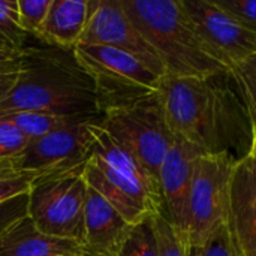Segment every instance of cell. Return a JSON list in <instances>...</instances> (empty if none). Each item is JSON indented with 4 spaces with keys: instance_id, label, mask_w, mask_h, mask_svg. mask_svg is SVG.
<instances>
[{
    "instance_id": "29",
    "label": "cell",
    "mask_w": 256,
    "mask_h": 256,
    "mask_svg": "<svg viewBox=\"0 0 256 256\" xmlns=\"http://www.w3.org/2000/svg\"><path fill=\"white\" fill-rule=\"evenodd\" d=\"M24 56V51H15L8 46L0 45V64L2 63H10V62H18Z\"/></svg>"
},
{
    "instance_id": "14",
    "label": "cell",
    "mask_w": 256,
    "mask_h": 256,
    "mask_svg": "<svg viewBox=\"0 0 256 256\" xmlns=\"http://www.w3.org/2000/svg\"><path fill=\"white\" fill-rule=\"evenodd\" d=\"M134 225H130L102 195L88 188L82 256H118Z\"/></svg>"
},
{
    "instance_id": "28",
    "label": "cell",
    "mask_w": 256,
    "mask_h": 256,
    "mask_svg": "<svg viewBox=\"0 0 256 256\" xmlns=\"http://www.w3.org/2000/svg\"><path fill=\"white\" fill-rule=\"evenodd\" d=\"M24 63V56L18 62H10V63H2L0 64V100L12 90L15 86L20 70Z\"/></svg>"
},
{
    "instance_id": "12",
    "label": "cell",
    "mask_w": 256,
    "mask_h": 256,
    "mask_svg": "<svg viewBox=\"0 0 256 256\" xmlns=\"http://www.w3.org/2000/svg\"><path fill=\"white\" fill-rule=\"evenodd\" d=\"M204 154L190 142L176 136L172 147L159 170V184L165 206V216L177 236L189 244L190 189L198 158Z\"/></svg>"
},
{
    "instance_id": "19",
    "label": "cell",
    "mask_w": 256,
    "mask_h": 256,
    "mask_svg": "<svg viewBox=\"0 0 256 256\" xmlns=\"http://www.w3.org/2000/svg\"><path fill=\"white\" fill-rule=\"evenodd\" d=\"M27 38L28 34L20 27L18 21V0H0V45L24 51Z\"/></svg>"
},
{
    "instance_id": "9",
    "label": "cell",
    "mask_w": 256,
    "mask_h": 256,
    "mask_svg": "<svg viewBox=\"0 0 256 256\" xmlns=\"http://www.w3.org/2000/svg\"><path fill=\"white\" fill-rule=\"evenodd\" d=\"M100 117L52 130L30 141L18 156L0 164V171L46 174L86 165L94 144L93 124Z\"/></svg>"
},
{
    "instance_id": "13",
    "label": "cell",
    "mask_w": 256,
    "mask_h": 256,
    "mask_svg": "<svg viewBox=\"0 0 256 256\" xmlns=\"http://www.w3.org/2000/svg\"><path fill=\"white\" fill-rule=\"evenodd\" d=\"M228 228L242 256H256V160H237L230 183Z\"/></svg>"
},
{
    "instance_id": "22",
    "label": "cell",
    "mask_w": 256,
    "mask_h": 256,
    "mask_svg": "<svg viewBox=\"0 0 256 256\" xmlns=\"http://www.w3.org/2000/svg\"><path fill=\"white\" fill-rule=\"evenodd\" d=\"M189 256H242L234 240L228 224L219 226L206 243L201 246L189 248Z\"/></svg>"
},
{
    "instance_id": "31",
    "label": "cell",
    "mask_w": 256,
    "mask_h": 256,
    "mask_svg": "<svg viewBox=\"0 0 256 256\" xmlns=\"http://www.w3.org/2000/svg\"><path fill=\"white\" fill-rule=\"evenodd\" d=\"M81 256H82V255H81Z\"/></svg>"
},
{
    "instance_id": "10",
    "label": "cell",
    "mask_w": 256,
    "mask_h": 256,
    "mask_svg": "<svg viewBox=\"0 0 256 256\" xmlns=\"http://www.w3.org/2000/svg\"><path fill=\"white\" fill-rule=\"evenodd\" d=\"M78 45H100L126 51L165 78L159 56L136 28L118 0H90V16Z\"/></svg>"
},
{
    "instance_id": "16",
    "label": "cell",
    "mask_w": 256,
    "mask_h": 256,
    "mask_svg": "<svg viewBox=\"0 0 256 256\" xmlns=\"http://www.w3.org/2000/svg\"><path fill=\"white\" fill-rule=\"evenodd\" d=\"M88 16L90 0H52L36 39L52 48L75 50Z\"/></svg>"
},
{
    "instance_id": "21",
    "label": "cell",
    "mask_w": 256,
    "mask_h": 256,
    "mask_svg": "<svg viewBox=\"0 0 256 256\" xmlns=\"http://www.w3.org/2000/svg\"><path fill=\"white\" fill-rule=\"evenodd\" d=\"M153 226L158 238L159 256H189V244L177 236L165 214L153 218Z\"/></svg>"
},
{
    "instance_id": "3",
    "label": "cell",
    "mask_w": 256,
    "mask_h": 256,
    "mask_svg": "<svg viewBox=\"0 0 256 256\" xmlns=\"http://www.w3.org/2000/svg\"><path fill=\"white\" fill-rule=\"evenodd\" d=\"M153 46L166 76H212L230 68L207 45L182 0H118Z\"/></svg>"
},
{
    "instance_id": "23",
    "label": "cell",
    "mask_w": 256,
    "mask_h": 256,
    "mask_svg": "<svg viewBox=\"0 0 256 256\" xmlns=\"http://www.w3.org/2000/svg\"><path fill=\"white\" fill-rule=\"evenodd\" d=\"M52 0H18L20 27L28 36H38Z\"/></svg>"
},
{
    "instance_id": "15",
    "label": "cell",
    "mask_w": 256,
    "mask_h": 256,
    "mask_svg": "<svg viewBox=\"0 0 256 256\" xmlns=\"http://www.w3.org/2000/svg\"><path fill=\"white\" fill-rule=\"evenodd\" d=\"M81 243L40 232L26 216L0 237V256H81Z\"/></svg>"
},
{
    "instance_id": "5",
    "label": "cell",
    "mask_w": 256,
    "mask_h": 256,
    "mask_svg": "<svg viewBox=\"0 0 256 256\" xmlns=\"http://www.w3.org/2000/svg\"><path fill=\"white\" fill-rule=\"evenodd\" d=\"M74 52L94 80L100 114L135 104L160 90L164 78L126 51L100 45H76Z\"/></svg>"
},
{
    "instance_id": "30",
    "label": "cell",
    "mask_w": 256,
    "mask_h": 256,
    "mask_svg": "<svg viewBox=\"0 0 256 256\" xmlns=\"http://www.w3.org/2000/svg\"><path fill=\"white\" fill-rule=\"evenodd\" d=\"M250 154L255 158L256 160V123H254V141H252V152Z\"/></svg>"
},
{
    "instance_id": "18",
    "label": "cell",
    "mask_w": 256,
    "mask_h": 256,
    "mask_svg": "<svg viewBox=\"0 0 256 256\" xmlns=\"http://www.w3.org/2000/svg\"><path fill=\"white\" fill-rule=\"evenodd\" d=\"M230 75L250 114L252 122L256 123V54L231 64Z\"/></svg>"
},
{
    "instance_id": "8",
    "label": "cell",
    "mask_w": 256,
    "mask_h": 256,
    "mask_svg": "<svg viewBox=\"0 0 256 256\" xmlns=\"http://www.w3.org/2000/svg\"><path fill=\"white\" fill-rule=\"evenodd\" d=\"M232 154H201L195 165L189 206V248L201 246L228 220Z\"/></svg>"
},
{
    "instance_id": "27",
    "label": "cell",
    "mask_w": 256,
    "mask_h": 256,
    "mask_svg": "<svg viewBox=\"0 0 256 256\" xmlns=\"http://www.w3.org/2000/svg\"><path fill=\"white\" fill-rule=\"evenodd\" d=\"M219 8L256 33V0H214Z\"/></svg>"
},
{
    "instance_id": "20",
    "label": "cell",
    "mask_w": 256,
    "mask_h": 256,
    "mask_svg": "<svg viewBox=\"0 0 256 256\" xmlns=\"http://www.w3.org/2000/svg\"><path fill=\"white\" fill-rule=\"evenodd\" d=\"M118 256H159L153 218L132 228Z\"/></svg>"
},
{
    "instance_id": "4",
    "label": "cell",
    "mask_w": 256,
    "mask_h": 256,
    "mask_svg": "<svg viewBox=\"0 0 256 256\" xmlns=\"http://www.w3.org/2000/svg\"><path fill=\"white\" fill-rule=\"evenodd\" d=\"M94 144L84 178L130 225L165 214L159 180L154 178L102 126L93 124Z\"/></svg>"
},
{
    "instance_id": "25",
    "label": "cell",
    "mask_w": 256,
    "mask_h": 256,
    "mask_svg": "<svg viewBox=\"0 0 256 256\" xmlns=\"http://www.w3.org/2000/svg\"><path fill=\"white\" fill-rule=\"evenodd\" d=\"M40 176L42 172L0 171V202H4L22 194H28L32 184Z\"/></svg>"
},
{
    "instance_id": "17",
    "label": "cell",
    "mask_w": 256,
    "mask_h": 256,
    "mask_svg": "<svg viewBox=\"0 0 256 256\" xmlns=\"http://www.w3.org/2000/svg\"><path fill=\"white\" fill-rule=\"evenodd\" d=\"M2 117L12 122L28 141H33L52 130H57V129L84 122V120L98 118L100 116H57V114H48V112L21 111V112L3 114Z\"/></svg>"
},
{
    "instance_id": "1",
    "label": "cell",
    "mask_w": 256,
    "mask_h": 256,
    "mask_svg": "<svg viewBox=\"0 0 256 256\" xmlns=\"http://www.w3.org/2000/svg\"><path fill=\"white\" fill-rule=\"evenodd\" d=\"M159 99L172 134L204 154H250L254 122L230 72L165 76Z\"/></svg>"
},
{
    "instance_id": "6",
    "label": "cell",
    "mask_w": 256,
    "mask_h": 256,
    "mask_svg": "<svg viewBox=\"0 0 256 256\" xmlns=\"http://www.w3.org/2000/svg\"><path fill=\"white\" fill-rule=\"evenodd\" d=\"M86 165L42 174L28 190V218L48 236L82 242L88 184Z\"/></svg>"
},
{
    "instance_id": "2",
    "label": "cell",
    "mask_w": 256,
    "mask_h": 256,
    "mask_svg": "<svg viewBox=\"0 0 256 256\" xmlns=\"http://www.w3.org/2000/svg\"><path fill=\"white\" fill-rule=\"evenodd\" d=\"M57 116H102L96 84L74 50H24V63L12 90L0 100V116L9 112Z\"/></svg>"
},
{
    "instance_id": "7",
    "label": "cell",
    "mask_w": 256,
    "mask_h": 256,
    "mask_svg": "<svg viewBox=\"0 0 256 256\" xmlns=\"http://www.w3.org/2000/svg\"><path fill=\"white\" fill-rule=\"evenodd\" d=\"M100 126L159 180L164 158L176 141L159 93L135 104L105 111L100 117Z\"/></svg>"
},
{
    "instance_id": "26",
    "label": "cell",
    "mask_w": 256,
    "mask_h": 256,
    "mask_svg": "<svg viewBox=\"0 0 256 256\" xmlns=\"http://www.w3.org/2000/svg\"><path fill=\"white\" fill-rule=\"evenodd\" d=\"M26 216H28V194L0 202V237Z\"/></svg>"
},
{
    "instance_id": "24",
    "label": "cell",
    "mask_w": 256,
    "mask_h": 256,
    "mask_svg": "<svg viewBox=\"0 0 256 256\" xmlns=\"http://www.w3.org/2000/svg\"><path fill=\"white\" fill-rule=\"evenodd\" d=\"M28 142L30 141L12 122L0 116V164L18 156Z\"/></svg>"
},
{
    "instance_id": "11",
    "label": "cell",
    "mask_w": 256,
    "mask_h": 256,
    "mask_svg": "<svg viewBox=\"0 0 256 256\" xmlns=\"http://www.w3.org/2000/svg\"><path fill=\"white\" fill-rule=\"evenodd\" d=\"M207 45L228 66L256 54V33L246 28L214 0H182Z\"/></svg>"
}]
</instances>
